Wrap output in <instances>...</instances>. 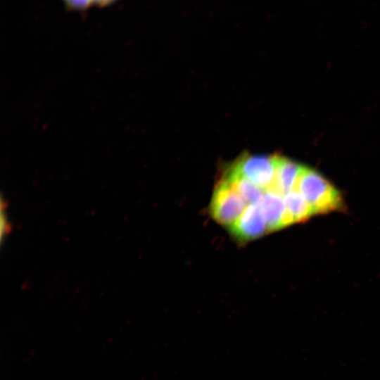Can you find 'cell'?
I'll return each instance as SVG.
<instances>
[{"mask_svg": "<svg viewBox=\"0 0 380 380\" xmlns=\"http://www.w3.org/2000/svg\"><path fill=\"white\" fill-rule=\"evenodd\" d=\"M303 166L278 155L274 182L269 189L284 196L295 190Z\"/></svg>", "mask_w": 380, "mask_h": 380, "instance_id": "8992f818", "label": "cell"}, {"mask_svg": "<svg viewBox=\"0 0 380 380\" xmlns=\"http://www.w3.org/2000/svg\"><path fill=\"white\" fill-rule=\"evenodd\" d=\"M308 202L315 214L327 213L343 206L338 191L315 170L304 167L296 189Z\"/></svg>", "mask_w": 380, "mask_h": 380, "instance_id": "6da1fadb", "label": "cell"}, {"mask_svg": "<svg viewBox=\"0 0 380 380\" xmlns=\"http://www.w3.org/2000/svg\"><path fill=\"white\" fill-rule=\"evenodd\" d=\"M115 0H63L66 7L72 11H85L94 6H104Z\"/></svg>", "mask_w": 380, "mask_h": 380, "instance_id": "9c48e42d", "label": "cell"}, {"mask_svg": "<svg viewBox=\"0 0 380 380\" xmlns=\"http://www.w3.org/2000/svg\"><path fill=\"white\" fill-rule=\"evenodd\" d=\"M277 158L278 155L243 154L229 167L224 176L246 179L267 191L274 182Z\"/></svg>", "mask_w": 380, "mask_h": 380, "instance_id": "7a4b0ae2", "label": "cell"}, {"mask_svg": "<svg viewBox=\"0 0 380 380\" xmlns=\"http://www.w3.org/2000/svg\"><path fill=\"white\" fill-rule=\"evenodd\" d=\"M285 205V224L289 226L307 220L314 215L312 208L304 196L297 190L284 196Z\"/></svg>", "mask_w": 380, "mask_h": 380, "instance_id": "52a82bcc", "label": "cell"}, {"mask_svg": "<svg viewBox=\"0 0 380 380\" xmlns=\"http://www.w3.org/2000/svg\"><path fill=\"white\" fill-rule=\"evenodd\" d=\"M258 205L266 222L268 232L286 227L284 196L272 190L265 191Z\"/></svg>", "mask_w": 380, "mask_h": 380, "instance_id": "5b68a950", "label": "cell"}, {"mask_svg": "<svg viewBox=\"0 0 380 380\" xmlns=\"http://www.w3.org/2000/svg\"><path fill=\"white\" fill-rule=\"evenodd\" d=\"M247 206L235 189L222 179L215 188L210 203V213L217 222L229 228L241 217Z\"/></svg>", "mask_w": 380, "mask_h": 380, "instance_id": "3957f363", "label": "cell"}, {"mask_svg": "<svg viewBox=\"0 0 380 380\" xmlns=\"http://www.w3.org/2000/svg\"><path fill=\"white\" fill-rule=\"evenodd\" d=\"M229 228L232 235L240 242L256 239L268 232L258 204L248 205L241 217Z\"/></svg>", "mask_w": 380, "mask_h": 380, "instance_id": "277c9868", "label": "cell"}, {"mask_svg": "<svg viewBox=\"0 0 380 380\" xmlns=\"http://www.w3.org/2000/svg\"><path fill=\"white\" fill-rule=\"evenodd\" d=\"M223 179L228 182L241 195L247 205L258 204L265 191L253 182L241 177H228Z\"/></svg>", "mask_w": 380, "mask_h": 380, "instance_id": "ba28073f", "label": "cell"}]
</instances>
